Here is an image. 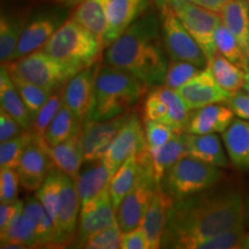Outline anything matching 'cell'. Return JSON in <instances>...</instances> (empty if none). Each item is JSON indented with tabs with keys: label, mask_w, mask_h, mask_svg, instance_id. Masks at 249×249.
I'll return each mask as SVG.
<instances>
[{
	"label": "cell",
	"mask_w": 249,
	"mask_h": 249,
	"mask_svg": "<svg viewBox=\"0 0 249 249\" xmlns=\"http://www.w3.org/2000/svg\"><path fill=\"white\" fill-rule=\"evenodd\" d=\"M246 222H247L248 226H249V198L246 203Z\"/></svg>",
	"instance_id": "db71d44e"
},
{
	"label": "cell",
	"mask_w": 249,
	"mask_h": 249,
	"mask_svg": "<svg viewBox=\"0 0 249 249\" xmlns=\"http://www.w3.org/2000/svg\"><path fill=\"white\" fill-rule=\"evenodd\" d=\"M144 120L160 121L169 124V107L157 89L151 90L144 101Z\"/></svg>",
	"instance_id": "7bdbcfd3"
},
{
	"label": "cell",
	"mask_w": 249,
	"mask_h": 249,
	"mask_svg": "<svg viewBox=\"0 0 249 249\" xmlns=\"http://www.w3.org/2000/svg\"><path fill=\"white\" fill-rule=\"evenodd\" d=\"M107 1V0H85L82 4L77 6L71 18L98 36L104 43L105 48L108 27Z\"/></svg>",
	"instance_id": "f1b7e54d"
},
{
	"label": "cell",
	"mask_w": 249,
	"mask_h": 249,
	"mask_svg": "<svg viewBox=\"0 0 249 249\" xmlns=\"http://www.w3.org/2000/svg\"><path fill=\"white\" fill-rule=\"evenodd\" d=\"M104 49L98 36L73 18L62 24L42 48L49 54L80 70L95 65Z\"/></svg>",
	"instance_id": "277c9868"
},
{
	"label": "cell",
	"mask_w": 249,
	"mask_h": 249,
	"mask_svg": "<svg viewBox=\"0 0 249 249\" xmlns=\"http://www.w3.org/2000/svg\"><path fill=\"white\" fill-rule=\"evenodd\" d=\"M144 130L149 149L161 147L178 133L169 124L155 120H144Z\"/></svg>",
	"instance_id": "b9f144b4"
},
{
	"label": "cell",
	"mask_w": 249,
	"mask_h": 249,
	"mask_svg": "<svg viewBox=\"0 0 249 249\" xmlns=\"http://www.w3.org/2000/svg\"><path fill=\"white\" fill-rule=\"evenodd\" d=\"M187 155L218 167H227L231 161L229 155H226L222 141L214 133H187Z\"/></svg>",
	"instance_id": "7402d4cb"
},
{
	"label": "cell",
	"mask_w": 249,
	"mask_h": 249,
	"mask_svg": "<svg viewBox=\"0 0 249 249\" xmlns=\"http://www.w3.org/2000/svg\"><path fill=\"white\" fill-rule=\"evenodd\" d=\"M24 130L27 129H24L17 119L2 108L0 110V143L20 135Z\"/></svg>",
	"instance_id": "f6af8a7d"
},
{
	"label": "cell",
	"mask_w": 249,
	"mask_h": 249,
	"mask_svg": "<svg viewBox=\"0 0 249 249\" xmlns=\"http://www.w3.org/2000/svg\"><path fill=\"white\" fill-rule=\"evenodd\" d=\"M230 160L238 169L249 171V120L234 119L222 133Z\"/></svg>",
	"instance_id": "484cf974"
},
{
	"label": "cell",
	"mask_w": 249,
	"mask_h": 249,
	"mask_svg": "<svg viewBox=\"0 0 249 249\" xmlns=\"http://www.w3.org/2000/svg\"><path fill=\"white\" fill-rule=\"evenodd\" d=\"M169 2L183 27L201 46L208 62H210L217 53L214 34L223 23L220 14L188 0H169Z\"/></svg>",
	"instance_id": "ba28073f"
},
{
	"label": "cell",
	"mask_w": 249,
	"mask_h": 249,
	"mask_svg": "<svg viewBox=\"0 0 249 249\" xmlns=\"http://www.w3.org/2000/svg\"><path fill=\"white\" fill-rule=\"evenodd\" d=\"M54 167L45 141L35 138L17 166L21 186L27 192H37Z\"/></svg>",
	"instance_id": "5bb4252c"
},
{
	"label": "cell",
	"mask_w": 249,
	"mask_h": 249,
	"mask_svg": "<svg viewBox=\"0 0 249 249\" xmlns=\"http://www.w3.org/2000/svg\"><path fill=\"white\" fill-rule=\"evenodd\" d=\"M222 21L232 31L249 59V5L247 0H232L220 12Z\"/></svg>",
	"instance_id": "f546056e"
},
{
	"label": "cell",
	"mask_w": 249,
	"mask_h": 249,
	"mask_svg": "<svg viewBox=\"0 0 249 249\" xmlns=\"http://www.w3.org/2000/svg\"><path fill=\"white\" fill-rule=\"evenodd\" d=\"M232 0H195V4L202 6V7L210 9V11L220 13L222 9Z\"/></svg>",
	"instance_id": "681fc988"
},
{
	"label": "cell",
	"mask_w": 249,
	"mask_h": 249,
	"mask_svg": "<svg viewBox=\"0 0 249 249\" xmlns=\"http://www.w3.org/2000/svg\"><path fill=\"white\" fill-rule=\"evenodd\" d=\"M246 204L235 191L195 194L173 201L167 213L161 240L165 242L182 236H207L244 226Z\"/></svg>",
	"instance_id": "6da1fadb"
},
{
	"label": "cell",
	"mask_w": 249,
	"mask_h": 249,
	"mask_svg": "<svg viewBox=\"0 0 249 249\" xmlns=\"http://www.w3.org/2000/svg\"><path fill=\"white\" fill-rule=\"evenodd\" d=\"M145 88L128 71L101 65L96 77L95 101L86 120L105 121L128 113Z\"/></svg>",
	"instance_id": "3957f363"
},
{
	"label": "cell",
	"mask_w": 249,
	"mask_h": 249,
	"mask_svg": "<svg viewBox=\"0 0 249 249\" xmlns=\"http://www.w3.org/2000/svg\"><path fill=\"white\" fill-rule=\"evenodd\" d=\"M101 65L80 71L62 88L64 104L75 114L81 123H85L95 101L96 77Z\"/></svg>",
	"instance_id": "2e32d148"
},
{
	"label": "cell",
	"mask_w": 249,
	"mask_h": 249,
	"mask_svg": "<svg viewBox=\"0 0 249 249\" xmlns=\"http://www.w3.org/2000/svg\"><path fill=\"white\" fill-rule=\"evenodd\" d=\"M188 1H192V2H195V0H188Z\"/></svg>",
	"instance_id": "9f6ffc18"
},
{
	"label": "cell",
	"mask_w": 249,
	"mask_h": 249,
	"mask_svg": "<svg viewBox=\"0 0 249 249\" xmlns=\"http://www.w3.org/2000/svg\"><path fill=\"white\" fill-rule=\"evenodd\" d=\"M247 1H248V5H249V0H247Z\"/></svg>",
	"instance_id": "6f0895ef"
},
{
	"label": "cell",
	"mask_w": 249,
	"mask_h": 249,
	"mask_svg": "<svg viewBox=\"0 0 249 249\" xmlns=\"http://www.w3.org/2000/svg\"><path fill=\"white\" fill-rule=\"evenodd\" d=\"M208 66L213 71L218 85L226 91L231 92L233 95V93L239 92L241 89H244L248 71L227 60L224 55L217 52Z\"/></svg>",
	"instance_id": "1f68e13d"
},
{
	"label": "cell",
	"mask_w": 249,
	"mask_h": 249,
	"mask_svg": "<svg viewBox=\"0 0 249 249\" xmlns=\"http://www.w3.org/2000/svg\"><path fill=\"white\" fill-rule=\"evenodd\" d=\"M222 177L220 167L185 156L165 172L160 188L173 201H179L211 188Z\"/></svg>",
	"instance_id": "5b68a950"
},
{
	"label": "cell",
	"mask_w": 249,
	"mask_h": 249,
	"mask_svg": "<svg viewBox=\"0 0 249 249\" xmlns=\"http://www.w3.org/2000/svg\"><path fill=\"white\" fill-rule=\"evenodd\" d=\"M160 185L155 181L151 171L144 174L138 185L123 198L116 208V218L121 231L128 232L141 226L156 191Z\"/></svg>",
	"instance_id": "30bf717a"
},
{
	"label": "cell",
	"mask_w": 249,
	"mask_h": 249,
	"mask_svg": "<svg viewBox=\"0 0 249 249\" xmlns=\"http://www.w3.org/2000/svg\"><path fill=\"white\" fill-rule=\"evenodd\" d=\"M117 224L116 209L112 202L110 189H104L91 200L81 204L79 227L73 247L81 248L87 239Z\"/></svg>",
	"instance_id": "8fae6325"
},
{
	"label": "cell",
	"mask_w": 249,
	"mask_h": 249,
	"mask_svg": "<svg viewBox=\"0 0 249 249\" xmlns=\"http://www.w3.org/2000/svg\"><path fill=\"white\" fill-rule=\"evenodd\" d=\"M36 136L31 130H24L22 134L1 142L0 144V167H13L17 169L18 161L26 151L28 145Z\"/></svg>",
	"instance_id": "8d00e7d4"
},
{
	"label": "cell",
	"mask_w": 249,
	"mask_h": 249,
	"mask_svg": "<svg viewBox=\"0 0 249 249\" xmlns=\"http://www.w3.org/2000/svg\"><path fill=\"white\" fill-rule=\"evenodd\" d=\"M123 249H150L148 236L142 226L136 227L128 232H123L121 240Z\"/></svg>",
	"instance_id": "bcb514c9"
},
{
	"label": "cell",
	"mask_w": 249,
	"mask_h": 249,
	"mask_svg": "<svg viewBox=\"0 0 249 249\" xmlns=\"http://www.w3.org/2000/svg\"><path fill=\"white\" fill-rule=\"evenodd\" d=\"M64 105V96H62V89L54 90L51 93L50 98L40 108L38 114L34 118L33 124H31L30 130L37 139L44 140V135L49 124L53 120L55 114L60 110Z\"/></svg>",
	"instance_id": "f35d334b"
},
{
	"label": "cell",
	"mask_w": 249,
	"mask_h": 249,
	"mask_svg": "<svg viewBox=\"0 0 249 249\" xmlns=\"http://www.w3.org/2000/svg\"><path fill=\"white\" fill-rule=\"evenodd\" d=\"M245 235L244 225L213 235L177 238L165 242L161 247L176 249H235L241 248Z\"/></svg>",
	"instance_id": "44dd1931"
},
{
	"label": "cell",
	"mask_w": 249,
	"mask_h": 249,
	"mask_svg": "<svg viewBox=\"0 0 249 249\" xmlns=\"http://www.w3.org/2000/svg\"><path fill=\"white\" fill-rule=\"evenodd\" d=\"M123 231L117 224L87 239L81 248L88 249H119L121 248Z\"/></svg>",
	"instance_id": "60d3db41"
},
{
	"label": "cell",
	"mask_w": 249,
	"mask_h": 249,
	"mask_svg": "<svg viewBox=\"0 0 249 249\" xmlns=\"http://www.w3.org/2000/svg\"><path fill=\"white\" fill-rule=\"evenodd\" d=\"M22 203V201L18 200L14 202H1L0 204V232L7 229Z\"/></svg>",
	"instance_id": "c3c4849f"
},
{
	"label": "cell",
	"mask_w": 249,
	"mask_h": 249,
	"mask_svg": "<svg viewBox=\"0 0 249 249\" xmlns=\"http://www.w3.org/2000/svg\"><path fill=\"white\" fill-rule=\"evenodd\" d=\"M234 114L240 119L249 120V95L246 92H236L226 102Z\"/></svg>",
	"instance_id": "7dc6e473"
},
{
	"label": "cell",
	"mask_w": 249,
	"mask_h": 249,
	"mask_svg": "<svg viewBox=\"0 0 249 249\" xmlns=\"http://www.w3.org/2000/svg\"><path fill=\"white\" fill-rule=\"evenodd\" d=\"M88 163H90L89 166L80 171L79 177L75 180L76 191L80 196L81 204L91 200L104 189L108 188L114 174L113 171L108 169L102 160L88 161Z\"/></svg>",
	"instance_id": "4316f807"
},
{
	"label": "cell",
	"mask_w": 249,
	"mask_h": 249,
	"mask_svg": "<svg viewBox=\"0 0 249 249\" xmlns=\"http://www.w3.org/2000/svg\"><path fill=\"white\" fill-rule=\"evenodd\" d=\"M67 21V12L62 8L42 9L27 21L23 34L15 50L13 60L40 50L53 34Z\"/></svg>",
	"instance_id": "9c48e42d"
},
{
	"label": "cell",
	"mask_w": 249,
	"mask_h": 249,
	"mask_svg": "<svg viewBox=\"0 0 249 249\" xmlns=\"http://www.w3.org/2000/svg\"><path fill=\"white\" fill-rule=\"evenodd\" d=\"M173 200L163 189L156 191L149 209L143 219L142 227L148 236L150 249H158L161 247V240L166 226L167 213L172 205Z\"/></svg>",
	"instance_id": "603a6c76"
},
{
	"label": "cell",
	"mask_w": 249,
	"mask_h": 249,
	"mask_svg": "<svg viewBox=\"0 0 249 249\" xmlns=\"http://www.w3.org/2000/svg\"><path fill=\"white\" fill-rule=\"evenodd\" d=\"M149 171L151 170L148 148L129 157L118 167L108 186L114 209Z\"/></svg>",
	"instance_id": "ac0fdd59"
},
{
	"label": "cell",
	"mask_w": 249,
	"mask_h": 249,
	"mask_svg": "<svg viewBox=\"0 0 249 249\" xmlns=\"http://www.w3.org/2000/svg\"><path fill=\"white\" fill-rule=\"evenodd\" d=\"M54 4H57L61 7H73V6H79L82 4L85 0H52Z\"/></svg>",
	"instance_id": "f907efd6"
},
{
	"label": "cell",
	"mask_w": 249,
	"mask_h": 249,
	"mask_svg": "<svg viewBox=\"0 0 249 249\" xmlns=\"http://www.w3.org/2000/svg\"><path fill=\"white\" fill-rule=\"evenodd\" d=\"M234 112L219 103L196 108L191 113L186 132L191 134L224 133L234 120Z\"/></svg>",
	"instance_id": "ffe728a7"
},
{
	"label": "cell",
	"mask_w": 249,
	"mask_h": 249,
	"mask_svg": "<svg viewBox=\"0 0 249 249\" xmlns=\"http://www.w3.org/2000/svg\"><path fill=\"white\" fill-rule=\"evenodd\" d=\"M150 170L155 181L160 186L165 172L187 155V133H177L169 142L160 148L149 149Z\"/></svg>",
	"instance_id": "cb8c5ba5"
},
{
	"label": "cell",
	"mask_w": 249,
	"mask_h": 249,
	"mask_svg": "<svg viewBox=\"0 0 249 249\" xmlns=\"http://www.w3.org/2000/svg\"><path fill=\"white\" fill-rule=\"evenodd\" d=\"M241 248L242 249H249V233H248V234L245 235L244 241H242V245H241Z\"/></svg>",
	"instance_id": "f5cc1de1"
},
{
	"label": "cell",
	"mask_w": 249,
	"mask_h": 249,
	"mask_svg": "<svg viewBox=\"0 0 249 249\" xmlns=\"http://www.w3.org/2000/svg\"><path fill=\"white\" fill-rule=\"evenodd\" d=\"M156 89L169 107V126L176 129L178 133L186 132L191 112L181 96L176 89L169 88V87L160 86L156 87Z\"/></svg>",
	"instance_id": "d590c367"
},
{
	"label": "cell",
	"mask_w": 249,
	"mask_h": 249,
	"mask_svg": "<svg viewBox=\"0 0 249 249\" xmlns=\"http://www.w3.org/2000/svg\"><path fill=\"white\" fill-rule=\"evenodd\" d=\"M0 103L2 110L17 119L24 129L30 130L33 117L5 65H1L0 71Z\"/></svg>",
	"instance_id": "83f0119b"
},
{
	"label": "cell",
	"mask_w": 249,
	"mask_h": 249,
	"mask_svg": "<svg viewBox=\"0 0 249 249\" xmlns=\"http://www.w3.org/2000/svg\"><path fill=\"white\" fill-rule=\"evenodd\" d=\"M5 65L11 75L34 83L51 91L61 89L80 68L49 54L42 49Z\"/></svg>",
	"instance_id": "8992f818"
},
{
	"label": "cell",
	"mask_w": 249,
	"mask_h": 249,
	"mask_svg": "<svg viewBox=\"0 0 249 249\" xmlns=\"http://www.w3.org/2000/svg\"><path fill=\"white\" fill-rule=\"evenodd\" d=\"M64 172L54 167L49 174L48 178L36 192V196L39 198L40 203L45 208V211L49 216L54 220L57 219V214L60 205L62 180H64Z\"/></svg>",
	"instance_id": "e575fe53"
},
{
	"label": "cell",
	"mask_w": 249,
	"mask_h": 249,
	"mask_svg": "<svg viewBox=\"0 0 249 249\" xmlns=\"http://www.w3.org/2000/svg\"><path fill=\"white\" fill-rule=\"evenodd\" d=\"M201 70L202 68L188 61H170L163 86L176 90L179 89L189 80H192Z\"/></svg>",
	"instance_id": "ab89813d"
},
{
	"label": "cell",
	"mask_w": 249,
	"mask_h": 249,
	"mask_svg": "<svg viewBox=\"0 0 249 249\" xmlns=\"http://www.w3.org/2000/svg\"><path fill=\"white\" fill-rule=\"evenodd\" d=\"M189 110H196L210 104L227 102L232 96L218 85L213 71L208 66L198 71L196 75L177 89Z\"/></svg>",
	"instance_id": "e0dca14e"
},
{
	"label": "cell",
	"mask_w": 249,
	"mask_h": 249,
	"mask_svg": "<svg viewBox=\"0 0 249 249\" xmlns=\"http://www.w3.org/2000/svg\"><path fill=\"white\" fill-rule=\"evenodd\" d=\"M2 249H22L28 248L26 245L20 244V242H7V244H1L0 246Z\"/></svg>",
	"instance_id": "816d5d0a"
},
{
	"label": "cell",
	"mask_w": 249,
	"mask_h": 249,
	"mask_svg": "<svg viewBox=\"0 0 249 249\" xmlns=\"http://www.w3.org/2000/svg\"><path fill=\"white\" fill-rule=\"evenodd\" d=\"M147 148L144 126L140 118L133 113L111 142L102 160L108 169L116 172L124 160Z\"/></svg>",
	"instance_id": "7c38bea8"
},
{
	"label": "cell",
	"mask_w": 249,
	"mask_h": 249,
	"mask_svg": "<svg viewBox=\"0 0 249 249\" xmlns=\"http://www.w3.org/2000/svg\"><path fill=\"white\" fill-rule=\"evenodd\" d=\"M132 112L105 121L85 120L81 130L83 155L86 161L102 160L111 142L132 117Z\"/></svg>",
	"instance_id": "4fadbf2b"
},
{
	"label": "cell",
	"mask_w": 249,
	"mask_h": 249,
	"mask_svg": "<svg viewBox=\"0 0 249 249\" xmlns=\"http://www.w3.org/2000/svg\"><path fill=\"white\" fill-rule=\"evenodd\" d=\"M46 149L53 160L54 166L68 177L76 180L82 164L86 161L81 141V132L55 145L46 144Z\"/></svg>",
	"instance_id": "d4e9b609"
},
{
	"label": "cell",
	"mask_w": 249,
	"mask_h": 249,
	"mask_svg": "<svg viewBox=\"0 0 249 249\" xmlns=\"http://www.w3.org/2000/svg\"><path fill=\"white\" fill-rule=\"evenodd\" d=\"M28 18L23 15L1 12L0 18V60L1 64L13 61Z\"/></svg>",
	"instance_id": "4dcf8cb0"
},
{
	"label": "cell",
	"mask_w": 249,
	"mask_h": 249,
	"mask_svg": "<svg viewBox=\"0 0 249 249\" xmlns=\"http://www.w3.org/2000/svg\"><path fill=\"white\" fill-rule=\"evenodd\" d=\"M81 200L75 180L64 174L60 205L55 219V245L66 246L75 241L79 227Z\"/></svg>",
	"instance_id": "9a60e30c"
},
{
	"label": "cell",
	"mask_w": 249,
	"mask_h": 249,
	"mask_svg": "<svg viewBox=\"0 0 249 249\" xmlns=\"http://www.w3.org/2000/svg\"><path fill=\"white\" fill-rule=\"evenodd\" d=\"M11 76L34 120V118L38 114L39 110L43 107V105L45 104L53 91L42 88V87L37 85H34L31 82H28V81L21 79L18 76Z\"/></svg>",
	"instance_id": "74e56055"
},
{
	"label": "cell",
	"mask_w": 249,
	"mask_h": 249,
	"mask_svg": "<svg viewBox=\"0 0 249 249\" xmlns=\"http://www.w3.org/2000/svg\"><path fill=\"white\" fill-rule=\"evenodd\" d=\"M81 124L82 123L77 119L75 114L64 104L49 124L44 135V141L48 145L58 144L80 133L82 130Z\"/></svg>",
	"instance_id": "d6a6232c"
},
{
	"label": "cell",
	"mask_w": 249,
	"mask_h": 249,
	"mask_svg": "<svg viewBox=\"0 0 249 249\" xmlns=\"http://www.w3.org/2000/svg\"><path fill=\"white\" fill-rule=\"evenodd\" d=\"M151 0H107V34L105 44L114 42L134 21L145 13Z\"/></svg>",
	"instance_id": "d6986e66"
},
{
	"label": "cell",
	"mask_w": 249,
	"mask_h": 249,
	"mask_svg": "<svg viewBox=\"0 0 249 249\" xmlns=\"http://www.w3.org/2000/svg\"><path fill=\"white\" fill-rule=\"evenodd\" d=\"M214 44L218 53L249 73V59L245 54L236 37L224 23L217 28L214 34Z\"/></svg>",
	"instance_id": "836d02e7"
},
{
	"label": "cell",
	"mask_w": 249,
	"mask_h": 249,
	"mask_svg": "<svg viewBox=\"0 0 249 249\" xmlns=\"http://www.w3.org/2000/svg\"><path fill=\"white\" fill-rule=\"evenodd\" d=\"M165 51L160 17L148 9L107 46L104 62L156 88L164 85L170 64Z\"/></svg>",
	"instance_id": "7a4b0ae2"
},
{
	"label": "cell",
	"mask_w": 249,
	"mask_h": 249,
	"mask_svg": "<svg viewBox=\"0 0 249 249\" xmlns=\"http://www.w3.org/2000/svg\"><path fill=\"white\" fill-rule=\"evenodd\" d=\"M18 185H21V183L17 169L1 167V171H0V201H17Z\"/></svg>",
	"instance_id": "ee69618b"
},
{
	"label": "cell",
	"mask_w": 249,
	"mask_h": 249,
	"mask_svg": "<svg viewBox=\"0 0 249 249\" xmlns=\"http://www.w3.org/2000/svg\"><path fill=\"white\" fill-rule=\"evenodd\" d=\"M244 90H245L246 93H248V95H249V73L247 74V80H246V83L244 86Z\"/></svg>",
	"instance_id": "11a10c76"
},
{
	"label": "cell",
	"mask_w": 249,
	"mask_h": 249,
	"mask_svg": "<svg viewBox=\"0 0 249 249\" xmlns=\"http://www.w3.org/2000/svg\"><path fill=\"white\" fill-rule=\"evenodd\" d=\"M161 27L163 42L171 60L188 61L200 68L208 67V59L201 46L183 27L169 0H155Z\"/></svg>",
	"instance_id": "52a82bcc"
}]
</instances>
